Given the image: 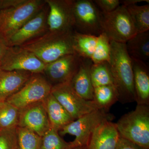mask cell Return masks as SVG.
Returning <instances> with one entry per match:
<instances>
[{
  "instance_id": "1",
  "label": "cell",
  "mask_w": 149,
  "mask_h": 149,
  "mask_svg": "<svg viewBox=\"0 0 149 149\" xmlns=\"http://www.w3.org/2000/svg\"><path fill=\"white\" fill-rule=\"evenodd\" d=\"M109 63L118 101L126 104L136 101L131 59L126 51L125 43L110 41Z\"/></svg>"
},
{
  "instance_id": "2",
  "label": "cell",
  "mask_w": 149,
  "mask_h": 149,
  "mask_svg": "<svg viewBox=\"0 0 149 149\" xmlns=\"http://www.w3.org/2000/svg\"><path fill=\"white\" fill-rule=\"evenodd\" d=\"M74 30L63 33L46 32L20 47L31 52L45 64L67 55L76 54L73 46Z\"/></svg>"
},
{
  "instance_id": "3",
  "label": "cell",
  "mask_w": 149,
  "mask_h": 149,
  "mask_svg": "<svg viewBox=\"0 0 149 149\" xmlns=\"http://www.w3.org/2000/svg\"><path fill=\"white\" fill-rule=\"evenodd\" d=\"M116 124L120 137L149 149V105H137Z\"/></svg>"
},
{
  "instance_id": "4",
  "label": "cell",
  "mask_w": 149,
  "mask_h": 149,
  "mask_svg": "<svg viewBox=\"0 0 149 149\" xmlns=\"http://www.w3.org/2000/svg\"><path fill=\"white\" fill-rule=\"evenodd\" d=\"M41 0H15L11 5L0 10V36L5 39L16 32L42 9Z\"/></svg>"
},
{
  "instance_id": "5",
  "label": "cell",
  "mask_w": 149,
  "mask_h": 149,
  "mask_svg": "<svg viewBox=\"0 0 149 149\" xmlns=\"http://www.w3.org/2000/svg\"><path fill=\"white\" fill-rule=\"evenodd\" d=\"M113 114L103 110L97 109L70 123L58 131L60 136L69 134L75 136L73 142L77 146L88 145L94 130L101 123L114 119Z\"/></svg>"
},
{
  "instance_id": "6",
  "label": "cell",
  "mask_w": 149,
  "mask_h": 149,
  "mask_svg": "<svg viewBox=\"0 0 149 149\" xmlns=\"http://www.w3.org/2000/svg\"><path fill=\"white\" fill-rule=\"evenodd\" d=\"M103 33L110 41L125 43L137 34L126 7L120 5L115 10L102 13Z\"/></svg>"
},
{
  "instance_id": "7",
  "label": "cell",
  "mask_w": 149,
  "mask_h": 149,
  "mask_svg": "<svg viewBox=\"0 0 149 149\" xmlns=\"http://www.w3.org/2000/svg\"><path fill=\"white\" fill-rule=\"evenodd\" d=\"M74 30L85 35L98 36L103 33L102 13L91 0L74 1Z\"/></svg>"
},
{
  "instance_id": "8",
  "label": "cell",
  "mask_w": 149,
  "mask_h": 149,
  "mask_svg": "<svg viewBox=\"0 0 149 149\" xmlns=\"http://www.w3.org/2000/svg\"><path fill=\"white\" fill-rule=\"evenodd\" d=\"M52 87L49 81L41 74H34L19 91L6 101L21 110L42 102L50 94Z\"/></svg>"
},
{
  "instance_id": "9",
  "label": "cell",
  "mask_w": 149,
  "mask_h": 149,
  "mask_svg": "<svg viewBox=\"0 0 149 149\" xmlns=\"http://www.w3.org/2000/svg\"><path fill=\"white\" fill-rule=\"evenodd\" d=\"M51 93L74 120L98 109L93 101L86 100L78 95L70 83L53 85Z\"/></svg>"
},
{
  "instance_id": "10",
  "label": "cell",
  "mask_w": 149,
  "mask_h": 149,
  "mask_svg": "<svg viewBox=\"0 0 149 149\" xmlns=\"http://www.w3.org/2000/svg\"><path fill=\"white\" fill-rule=\"evenodd\" d=\"M46 64L31 52L20 47H8L0 65L7 71H24L44 73Z\"/></svg>"
},
{
  "instance_id": "11",
  "label": "cell",
  "mask_w": 149,
  "mask_h": 149,
  "mask_svg": "<svg viewBox=\"0 0 149 149\" xmlns=\"http://www.w3.org/2000/svg\"><path fill=\"white\" fill-rule=\"evenodd\" d=\"M48 6V32L63 33L74 30L72 0H45Z\"/></svg>"
},
{
  "instance_id": "12",
  "label": "cell",
  "mask_w": 149,
  "mask_h": 149,
  "mask_svg": "<svg viewBox=\"0 0 149 149\" xmlns=\"http://www.w3.org/2000/svg\"><path fill=\"white\" fill-rule=\"evenodd\" d=\"M48 11L49 8L44 7L22 27L4 39L8 47H20L47 32Z\"/></svg>"
},
{
  "instance_id": "13",
  "label": "cell",
  "mask_w": 149,
  "mask_h": 149,
  "mask_svg": "<svg viewBox=\"0 0 149 149\" xmlns=\"http://www.w3.org/2000/svg\"><path fill=\"white\" fill-rule=\"evenodd\" d=\"M81 59V57L76 54L63 56L46 64L44 73L52 86L70 83L79 68Z\"/></svg>"
},
{
  "instance_id": "14",
  "label": "cell",
  "mask_w": 149,
  "mask_h": 149,
  "mask_svg": "<svg viewBox=\"0 0 149 149\" xmlns=\"http://www.w3.org/2000/svg\"><path fill=\"white\" fill-rule=\"evenodd\" d=\"M19 127H24L42 137L51 128L42 102L20 110Z\"/></svg>"
},
{
  "instance_id": "15",
  "label": "cell",
  "mask_w": 149,
  "mask_h": 149,
  "mask_svg": "<svg viewBox=\"0 0 149 149\" xmlns=\"http://www.w3.org/2000/svg\"><path fill=\"white\" fill-rule=\"evenodd\" d=\"M120 137L116 123L104 121L94 130L87 149H115Z\"/></svg>"
},
{
  "instance_id": "16",
  "label": "cell",
  "mask_w": 149,
  "mask_h": 149,
  "mask_svg": "<svg viewBox=\"0 0 149 149\" xmlns=\"http://www.w3.org/2000/svg\"><path fill=\"white\" fill-rule=\"evenodd\" d=\"M93 64L90 59L81 57L79 68L70 82V85L74 92L86 100H93L94 88L91 74Z\"/></svg>"
},
{
  "instance_id": "17",
  "label": "cell",
  "mask_w": 149,
  "mask_h": 149,
  "mask_svg": "<svg viewBox=\"0 0 149 149\" xmlns=\"http://www.w3.org/2000/svg\"><path fill=\"white\" fill-rule=\"evenodd\" d=\"M34 73L24 71H7L0 69V101L19 91Z\"/></svg>"
},
{
  "instance_id": "18",
  "label": "cell",
  "mask_w": 149,
  "mask_h": 149,
  "mask_svg": "<svg viewBox=\"0 0 149 149\" xmlns=\"http://www.w3.org/2000/svg\"><path fill=\"white\" fill-rule=\"evenodd\" d=\"M131 59L137 105H149V68L146 63Z\"/></svg>"
},
{
  "instance_id": "19",
  "label": "cell",
  "mask_w": 149,
  "mask_h": 149,
  "mask_svg": "<svg viewBox=\"0 0 149 149\" xmlns=\"http://www.w3.org/2000/svg\"><path fill=\"white\" fill-rule=\"evenodd\" d=\"M51 128L59 131L74 120L51 93L42 101Z\"/></svg>"
},
{
  "instance_id": "20",
  "label": "cell",
  "mask_w": 149,
  "mask_h": 149,
  "mask_svg": "<svg viewBox=\"0 0 149 149\" xmlns=\"http://www.w3.org/2000/svg\"><path fill=\"white\" fill-rule=\"evenodd\" d=\"M125 47L130 58L149 64V31L137 33L125 43Z\"/></svg>"
},
{
  "instance_id": "21",
  "label": "cell",
  "mask_w": 149,
  "mask_h": 149,
  "mask_svg": "<svg viewBox=\"0 0 149 149\" xmlns=\"http://www.w3.org/2000/svg\"><path fill=\"white\" fill-rule=\"evenodd\" d=\"M93 101L98 109L108 112L112 106L118 101V95L116 88L113 85L94 88Z\"/></svg>"
},
{
  "instance_id": "22",
  "label": "cell",
  "mask_w": 149,
  "mask_h": 149,
  "mask_svg": "<svg viewBox=\"0 0 149 149\" xmlns=\"http://www.w3.org/2000/svg\"><path fill=\"white\" fill-rule=\"evenodd\" d=\"M98 36L85 35L74 31L73 48L75 53L81 57L91 59L95 49Z\"/></svg>"
},
{
  "instance_id": "23",
  "label": "cell",
  "mask_w": 149,
  "mask_h": 149,
  "mask_svg": "<svg viewBox=\"0 0 149 149\" xmlns=\"http://www.w3.org/2000/svg\"><path fill=\"white\" fill-rule=\"evenodd\" d=\"M137 33L149 30V3L143 6L133 5L126 7Z\"/></svg>"
},
{
  "instance_id": "24",
  "label": "cell",
  "mask_w": 149,
  "mask_h": 149,
  "mask_svg": "<svg viewBox=\"0 0 149 149\" xmlns=\"http://www.w3.org/2000/svg\"><path fill=\"white\" fill-rule=\"evenodd\" d=\"M91 74L94 88L105 85H114V81L108 62L93 63Z\"/></svg>"
},
{
  "instance_id": "25",
  "label": "cell",
  "mask_w": 149,
  "mask_h": 149,
  "mask_svg": "<svg viewBox=\"0 0 149 149\" xmlns=\"http://www.w3.org/2000/svg\"><path fill=\"white\" fill-rule=\"evenodd\" d=\"M20 110L8 102L0 101V129L18 126Z\"/></svg>"
},
{
  "instance_id": "26",
  "label": "cell",
  "mask_w": 149,
  "mask_h": 149,
  "mask_svg": "<svg viewBox=\"0 0 149 149\" xmlns=\"http://www.w3.org/2000/svg\"><path fill=\"white\" fill-rule=\"evenodd\" d=\"M76 146L73 141L67 142L63 140L58 131L51 128L42 137L40 149H72Z\"/></svg>"
},
{
  "instance_id": "27",
  "label": "cell",
  "mask_w": 149,
  "mask_h": 149,
  "mask_svg": "<svg viewBox=\"0 0 149 149\" xmlns=\"http://www.w3.org/2000/svg\"><path fill=\"white\" fill-rule=\"evenodd\" d=\"M18 149H40L42 137L24 127H17Z\"/></svg>"
},
{
  "instance_id": "28",
  "label": "cell",
  "mask_w": 149,
  "mask_h": 149,
  "mask_svg": "<svg viewBox=\"0 0 149 149\" xmlns=\"http://www.w3.org/2000/svg\"><path fill=\"white\" fill-rule=\"evenodd\" d=\"M110 53V40L105 33H102L98 36L97 45L91 60L93 63H109Z\"/></svg>"
},
{
  "instance_id": "29",
  "label": "cell",
  "mask_w": 149,
  "mask_h": 149,
  "mask_svg": "<svg viewBox=\"0 0 149 149\" xmlns=\"http://www.w3.org/2000/svg\"><path fill=\"white\" fill-rule=\"evenodd\" d=\"M0 149H18L17 127L0 130Z\"/></svg>"
},
{
  "instance_id": "30",
  "label": "cell",
  "mask_w": 149,
  "mask_h": 149,
  "mask_svg": "<svg viewBox=\"0 0 149 149\" xmlns=\"http://www.w3.org/2000/svg\"><path fill=\"white\" fill-rule=\"evenodd\" d=\"M95 4L103 13H108L115 10L120 5L119 0H95Z\"/></svg>"
},
{
  "instance_id": "31",
  "label": "cell",
  "mask_w": 149,
  "mask_h": 149,
  "mask_svg": "<svg viewBox=\"0 0 149 149\" xmlns=\"http://www.w3.org/2000/svg\"><path fill=\"white\" fill-rule=\"evenodd\" d=\"M115 149H146L127 139L120 137Z\"/></svg>"
},
{
  "instance_id": "32",
  "label": "cell",
  "mask_w": 149,
  "mask_h": 149,
  "mask_svg": "<svg viewBox=\"0 0 149 149\" xmlns=\"http://www.w3.org/2000/svg\"><path fill=\"white\" fill-rule=\"evenodd\" d=\"M5 40L0 36V65L8 48Z\"/></svg>"
},
{
  "instance_id": "33",
  "label": "cell",
  "mask_w": 149,
  "mask_h": 149,
  "mask_svg": "<svg viewBox=\"0 0 149 149\" xmlns=\"http://www.w3.org/2000/svg\"><path fill=\"white\" fill-rule=\"evenodd\" d=\"M121 5L124 6L125 7L128 6L130 5L137 4L138 3L142 2H146L149 3V0H124V1H120Z\"/></svg>"
},
{
  "instance_id": "34",
  "label": "cell",
  "mask_w": 149,
  "mask_h": 149,
  "mask_svg": "<svg viewBox=\"0 0 149 149\" xmlns=\"http://www.w3.org/2000/svg\"><path fill=\"white\" fill-rule=\"evenodd\" d=\"M72 149H87V146H82L76 147Z\"/></svg>"
},
{
  "instance_id": "35",
  "label": "cell",
  "mask_w": 149,
  "mask_h": 149,
  "mask_svg": "<svg viewBox=\"0 0 149 149\" xmlns=\"http://www.w3.org/2000/svg\"><path fill=\"white\" fill-rule=\"evenodd\" d=\"M1 0H0V9H1Z\"/></svg>"
},
{
  "instance_id": "36",
  "label": "cell",
  "mask_w": 149,
  "mask_h": 149,
  "mask_svg": "<svg viewBox=\"0 0 149 149\" xmlns=\"http://www.w3.org/2000/svg\"><path fill=\"white\" fill-rule=\"evenodd\" d=\"M0 130H1V129H0Z\"/></svg>"
}]
</instances>
